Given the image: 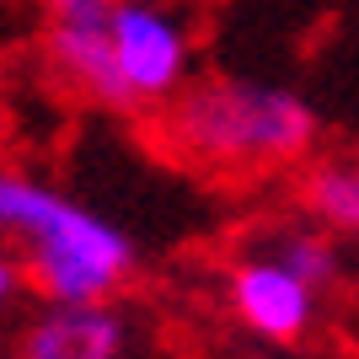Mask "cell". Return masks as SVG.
Returning a JSON list of instances; mask_svg holds the SVG:
<instances>
[{
  "label": "cell",
  "mask_w": 359,
  "mask_h": 359,
  "mask_svg": "<svg viewBox=\"0 0 359 359\" xmlns=\"http://www.w3.org/2000/svg\"><path fill=\"white\" fill-rule=\"evenodd\" d=\"M263 252H269L273 263H285L295 279H306L316 295L338 279V247H332V236L322 225H311V220L306 225H273Z\"/></svg>",
  "instance_id": "obj_8"
},
{
  "label": "cell",
  "mask_w": 359,
  "mask_h": 359,
  "mask_svg": "<svg viewBox=\"0 0 359 359\" xmlns=\"http://www.w3.org/2000/svg\"><path fill=\"white\" fill-rule=\"evenodd\" d=\"M0 241L22 247V279L43 300H107L135 273V241L70 194L0 166Z\"/></svg>",
  "instance_id": "obj_2"
},
{
  "label": "cell",
  "mask_w": 359,
  "mask_h": 359,
  "mask_svg": "<svg viewBox=\"0 0 359 359\" xmlns=\"http://www.w3.org/2000/svg\"><path fill=\"white\" fill-rule=\"evenodd\" d=\"M6 123H11V118H6V102H0V145H6Z\"/></svg>",
  "instance_id": "obj_10"
},
{
  "label": "cell",
  "mask_w": 359,
  "mask_h": 359,
  "mask_svg": "<svg viewBox=\"0 0 359 359\" xmlns=\"http://www.w3.org/2000/svg\"><path fill=\"white\" fill-rule=\"evenodd\" d=\"M113 6L118 0H43V43L54 70L102 107H123V81L113 65Z\"/></svg>",
  "instance_id": "obj_4"
},
{
  "label": "cell",
  "mask_w": 359,
  "mask_h": 359,
  "mask_svg": "<svg viewBox=\"0 0 359 359\" xmlns=\"http://www.w3.org/2000/svg\"><path fill=\"white\" fill-rule=\"evenodd\" d=\"M295 198L306 220L322 225L327 236L359 241V156L354 150H332V156H306L300 161Z\"/></svg>",
  "instance_id": "obj_7"
},
{
  "label": "cell",
  "mask_w": 359,
  "mask_h": 359,
  "mask_svg": "<svg viewBox=\"0 0 359 359\" xmlns=\"http://www.w3.org/2000/svg\"><path fill=\"white\" fill-rule=\"evenodd\" d=\"M161 145L188 166L220 177H252L300 166L316 150L322 118L290 86L247 75H194L156 118Z\"/></svg>",
  "instance_id": "obj_1"
},
{
  "label": "cell",
  "mask_w": 359,
  "mask_h": 359,
  "mask_svg": "<svg viewBox=\"0 0 359 359\" xmlns=\"http://www.w3.org/2000/svg\"><path fill=\"white\" fill-rule=\"evenodd\" d=\"M113 65H118L129 113L166 107L194 81V32L161 0H118L113 6Z\"/></svg>",
  "instance_id": "obj_3"
},
{
  "label": "cell",
  "mask_w": 359,
  "mask_h": 359,
  "mask_svg": "<svg viewBox=\"0 0 359 359\" xmlns=\"http://www.w3.org/2000/svg\"><path fill=\"white\" fill-rule=\"evenodd\" d=\"M225 295H231V311H236L257 338H269V344H295L316 322V290L306 285V279H295L285 263H273L269 252L241 257L236 269H231Z\"/></svg>",
  "instance_id": "obj_5"
},
{
  "label": "cell",
  "mask_w": 359,
  "mask_h": 359,
  "mask_svg": "<svg viewBox=\"0 0 359 359\" xmlns=\"http://www.w3.org/2000/svg\"><path fill=\"white\" fill-rule=\"evenodd\" d=\"M129 327L107 300H43L22 327L16 359H123Z\"/></svg>",
  "instance_id": "obj_6"
},
{
  "label": "cell",
  "mask_w": 359,
  "mask_h": 359,
  "mask_svg": "<svg viewBox=\"0 0 359 359\" xmlns=\"http://www.w3.org/2000/svg\"><path fill=\"white\" fill-rule=\"evenodd\" d=\"M22 285H27V279H22V263H16V257L0 247V311H6V306L22 295Z\"/></svg>",
  "instance_id": "obj_9"
}]
</instances>
